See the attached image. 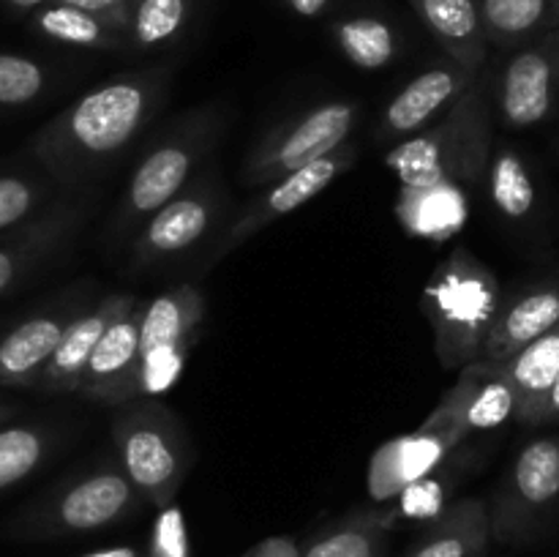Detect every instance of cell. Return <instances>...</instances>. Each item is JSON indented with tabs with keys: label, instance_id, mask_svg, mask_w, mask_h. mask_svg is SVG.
<instances>
[{
	"label": "cell",
	"instance_id": "cell-4",
	"mask_svg": "<svg viewBox=\"0 0 559 557\" xmlns=\"http://www.w3.org/2000/svg\"><path fill=\"white\" fill-rule=\"evenodd\" d=\"M222 129L224 120L218 107L186 112L175 129H169L136 164L109 222V235L115 240L134 235L158 208L175 200L216 145Z\"/></svg>",
	"mask_w": 559,
	"mask_h": 557
},
{
	"label": "cell",
	"instance_id": "cell-5",
	"mask_svg": "<svg viewBox=\"0 0 559 557\" xmlns=\"http://www.w3.org/2000/svg\"><path fill=\"white\" fill-rule=\"evenodd\" d=\"M112 440L118 464L142 500L158 511L173 506L194 462L178 418L162 404H136L115 418Z\"/></svg>",
	"mask_w": 559,
	"mask_h": 557
},
{
	"label": "cell",
	"instance_id": "cell-21",
	"mask_svg": "<svg viewBox=\"0 0 559 557\" xmlns=\"http://www.w3.org/2000/svg\"><path fill=\"white\" fill-rule=\"evenodd\" d=\"M489 541V506L478 497H462L431 522L407 557H486Z\"/></svg>",
	"mask_w": 559,
	"mask_h": 557
},
{
	"label": "cell",
	"instance_id": "cell-34",
	"mask_svg": "<svg viewBox=\"0 0 559 557\" xmlns=\"http://www.w3.org/2000/svg\"><path fill=\"white\" fill-rule=\"evenodd\" d=\"M194 344L197 339H189V342L167 344V347H158L153 353H147L142 358V393L167 391L178 380L180 369H183L186 358H189Z\"/></svg>",
	"mask_w": 559,
	"mask_h": 557
},
{
	"label": "cell",
	"instance_id": "cell-38",
	"mask_svg": "<svg viewBox=\"0 0 559 557\" xmlns=\"http://www.w3.org/2000/svg\"><path fill=\"white\" fill-rule=\"evenodd\" d=\"M246 557H300V546L289 535H271L246 552Z\"/></svg>",
	"mask_w": 559,
	"mask_h": 557
},
{
	"label": "cell",
	"instance_id": "cell-17",
	"mask_svg": "<svg viewBox=\"0 0 559 557\" xmlns=\"http://www.w3.org/2000/svg\"><path fill=\"white\" fill-rule=\"evenodd\" d=\"M451 407L462 435L497 429L508 418H516V391L508 380L502 364L473 360L459 371V380L442 396Z\"/></svg>",
	"mask_w": 559,
	"mask_h": 557
},
{
	"label": "cell",
	"instance_id": "cell-27",
	"mask_svg": "<svg viewBox=\"0 0 559 557\" xmlns=\"http://www.w3.org/2000/svg\"><path fill=\"white\" fill-rule=\"evenodd\" d=\"M333 38L344 58L364 71L385 69L399 58V33L380 16H349L333 25Z\"/></svg>",
	"mask_w": 559,
	"mask_h": 557
},
{
	"label": "cell",
	"instance_id": "cell-43",
	"mask_svg": "<svg viewBox=\"0 0 559 557\" xmlns=\"http://www.w3.org/2000/svg\"><path fill=\"white\" fill-rule=\"evenodd\" d=\"M11 415H14V407H11L9 402H3V399H0V426H3L5 420L11 418Z\"/></svg>",
	"mask_w": 559,
	"mask_h": 557
},
{
	"label": "cell",
	"instance_id": "cell-3",
	"mask_svg": "<svg viewBox=\"0 0 559 557\" xmlns=\"http://www.w3.org/2000/svg\"><path fill=\"white\" fill-rule=\"evenodd\" d=\"M420 309L435 333L437 358L445 369L478 360L502 309L500 282L469 249L459 246L435 268L420 293Z\"/></svg>",
	"mask_w": 559,
	"mask_h": 557
},
{
	"label": "cell",
	"instance_id": "cell-12",
	"mask_svg": "<svg viewBox=\"0 0 559 557\" xmlns=\"http://www.w3.org/2000/svg\"><path fill=\"white\" fill-rule=\"evenodd\" d=\"M224 211V194L213 178L186 186L175 200L158 208L131 240V265L147 268L178 257L200 244Z\"/></svg>",
	"mask_w": 559,
	"mask_h": 557
},
{
	"label": "cell",
	"instance_id": "cell-40",
	"mask_svg": "<svg viewBox=\"0 0 559 557\" xmlns=\"http://www.w3.org/2000/svg\"><path fill=\"white\" fill-rule=\"evenodd\" d=\"M555 420H559V377H557L555 386H551V391H549V396H546L544 407H540L538 426L540 424H555Z\"/></svg>",
	"mask_w": 559,
	"mask_h": 557
},
{
	"label": "cell",
	"instance_id": "cell-6",
	"mask_svg": "<svg viewBox=\"0 0 559 557\" xmlns=\"http://www.w3.org/2000/svg\"><path fill=\"white\" fill-rule=\"evenodd\" d=\"M142 495L134 489L120 464H104L60 486L41 506L27 511L20 533L31 538L96 533L129 519L140 508Z\"/></svg>",
	"mask_w": 559,
	"mask_h": 557
},
{
	"label": "cell",
	"instance_id": "cell-29",
	"mask_svg": "<svg viewBox=\"0 0 559 557\" xmlns=\"http://www.w3.org/2000/svg\"><path fill=\"white\" fill-rule=\"evenodd\" d=\"M489 194L497 211L511 222H522L535 211L538 202V189H535L533 173L527 162L511 147H491L489 169Z\"/></svg>",
	"mask_w": 559,
	"mask_h": 557
},
{
	"label": "cell",
	"instance_id": "cell-11",
	"mask_svg": "<svg viewBox=\"0 0 559 557\" xmlns=\"http://www.w3.org/2000/svg\"><path fill=\"white\" fill-rule=\"evenodd\" d=\"M495 109L511 129H535L559 118V31L511 55L497 80Z\"/></svg>",
	"mask_w": 559,
	"mask_h": 557
},
{
	"label": "cell",
	"instance_id": "cell-1",
	"mask_svg": "<svg viewBox=\"0 0 559 557\" xmlns=\"http://www.w3.org/2000/svg\"><path fill=\"white\" fill-rule=\"evenodd\" d=\"M167 85V66L109 76L44 123L31 140V153L58 183H87L107 173L151 126Z\"/></svg>",
	"mask_w": 559,
	"mask_h": 557
},
{
	"label": "cell",
	"instance_id": "cell-32",
	"mask_svg": "<svg viewBox=\"0 0 559 557\" xmlns=\"http://www.w3.org/2000/svg\"><path fill=\"white\" fill-rule=\"evenodd\" d=\"M47 189L25 175H0V233L22 227L27 218H36Z\"/></svg>",
	"mask_w": 559,
	"mask_h": 557
},
{
	"label": "cell",
	"instance_id": "cell-26",
	"mask_svg": "<svg viewBox=\"0 0 559 557\" xmlns=\"http://www.w3.org/2000/svg\"><path fill=\"white\" fill-rule=\"evenodd\" d=\"M396 511H358L317 533L300 557H382Z\"/></svg>",
	"mask_w": 559,
	"mask_h": 557
},
{
	"label": "cell",
	"instance_id": "cell-37",
	"mask_svg": "<svg viewBox=\"0 0 559 557\" xmlns=\"http://www.w3.org/2000/svg\"><path fill=\"white\" fill-rule=\"evenodd\" d=\"M58 3L74 5V9L87 11V14L104 20L109 27H115L118 33H126V36H129L134 0H58Z\"/></svg>",
	"mask_w": 559,
	"mask_h": 557
},
{
	"label": "cell",
	"instance_id": "cell-23",
	"mask_svg": "<svg viewBox=\"0 0 559 557\" xmlns=\"http://www.w3.org/2000/svg\"><path fill=\"white\" fill-rule=\"evenodd\" d=\"M202 320H205V295L194 282L156 295L151 304L142 306L140 355L145 358L158 347L197 339Z\"/></svg>",
	"mask_w": 559,
	"mask_h": 557
},
{
	"label": "cell",
	"instance_id": "cell-35",
	"mask_svg": "<svg viewBox=\"0 0 559 557\" xmlns=\"http://www.w3.org/2000/svg\"><path fill=\"white\" fill-rule=\"evenodd\" d=\"M147 557H191V541L183 511L175 502L158 511L151 538H147Z\"/></svg>",
	"mask_w": 559,
	"mask_h": 557
},
{
	"label": "cell",
	"instance_id": "cell-25",
	"mask_svg": "<svg viewBox=\"0 0 559 557\" xmlns=\"http://www.w3.org/2000/svg\"><path fill=\"white\" fill-rule=\"evenodd\" d=\"M478 5L495 47H524L559 31V0H478Z\"/></svg>",
	"mask_w": 559,
	"mask_h": 557
},
{
	"label": "cell",
	"instance_id": "cell-20",
	"mask_svg": "<svg viewBox=\"0 0 559 557\" xmlns=\"http://www.w3.org/2000/svg\"><path fill=\"white\" fill-rule=\"evenodd\" d=\"M409 3L426 31L445 49L448 58L478 74L491 47L478 0H409Z\"/></svg>",
	"mask_w": 559,
	"mask_h": 557
},
{
	"label": "cell",
	"instance_id": "cell-24",
	"mask_svg": "<svg viewBox=\"0 0 559 557\" xmlns=\"http://www.w3.org/2000/svg\"><path fill=\"white\" fill-rule=\"evenodd\" d=\"M516 391V420L538 426L540 407L559 377V325L502 364Z\"/></svg>",
	"mask_w": 559,
	"mask_h": 557
},
{
	"label": "cell",
	"instance_id": "cell-8",
	"mask_svg": "<svg viewBox=\"0 0 559 557\" xmlns=\"http://www.w3.org/2000/svg\"><path fill=\"white\" fill-rule=\"evenodd\" d=\"M559 502V440H530L513 459L511 473L489 508L491 538L522 544L544 530Z\"/></svg>",
	"mask_w": 559,
	"mask_h": 557
},
{
	"label": "cell",
	"instance_id": "cell-2",
	"mask_svg": "<svg viewBox=\"0 0 559 557\" xmlns=\"http://www.w3.org/2000/svg\"><path fill=\"white\" fill-rule=\"evenodd\" d=\"M491 104L480 80L420 134L399 142L385 153V164L396 173L402 186L459 183L464 189L478 186L491 158Z\"/></svg>",
	"mask_w": 559,
	"mask_h": 557
},
{
	"label": "cell",
	"instance_id": "cell-18",
	"mask_svg": "<svg viewBox=\"0 0 559 557\" xmlns=\"http://www.w3.org/2000/svg\"><path fill=\"white\" fill-rule=\"evenodd\" d=\"M82 216H85V208L66 202L5 235L0 240V295L22 282V276H27L38 262L52 257L76 233Z\"/></svg>",
	"mask_w": 559,
	"mask_h": 557
},
{
	"label": "cell",
	"instance_id": "cell-13",
	"mask_svg": "<svg viewBox=\"0 0 559 557\" xmlns=\"http://www.w3.org/2000/svg\"><path fill=\"white\" fill-rule=\"evenodd\" d=\"M475 80L478 74L462 69L453 60L420 71L382 109V118L377 123V142L391 145V142H404L426 131L473 87Z\"/></svg>",
	"mask_w": 559,
	"mask_h": 557
},
{
	"label": "cell",
	"instance_id": "cell-33",
	"mask_svg": "<svg viewBox=\"0 0 559 557\" xmlns=\"http://www.w3.org/2000/svg\"><path fill=\"white\" fill-rule=\"evenodd\" d=\"M47 85V71L22 55H0V104L20 107L41 96Z\"/></svg>",
	"mask_w": 559,
	"mask_h": 557
},
{
	"label": "cell",
	"instance_id": "cell-22",
	"mask_svg": "<svg viewBox=\"0 0 559 557\" xmlns=\"http://www.w3.org/2000/svg\"><path fill=\"white\" fill-rule=\"evenodd\" d=\"M469 213L467 189L459 183H437L407 189L396 200V216L409 238L448 240L464 227Z\"/></svg>",
	"mask_w": 559,
	"mask_h": 557
},
{
	"label": "cell",
	"instance_id": "cell-19",
	"mask_svg": "<svg viewBox=\"0 0 559 557\" xmlns=\"http://www.w3.org/2000/svg\"><path fill=\"white\" fill-rule=\"evenodd\" d=\"M559 325V282L527 289L511 304H502L478 360L506 364L519 349L533 344L551 328Z\"/></svg>",
	"mask_w": 559,
	"mask_h": 557
},
{
	"label": "cell",
	"instance_id": "cell-42",
	"mask_svg": "<svg viewBox=\"0 0 559 557\" xmlns=\"http://www.w3.org/2000/svg\"><path fill=\"white\" fill-rule=\"evenodd\" d=\"M9 3H14L16 9H36V5H44L47 0H9Z\"/></svg>",
	"mask_w": 559,
	"mask_h": 557
},
{
	"label": "cell",
	"instance_id": "cell-7",
	"mask_svg": "<svg viewBox=\"0 0 559 557\" xmlns=\"http://www.w3.org/2000/svg\"><path fill=\"white\" fill-rule=\"evenodd\" d=\"M358 120L355 102H325L267 131L243 164V183L262 189L284 175L314 164L347 142Z\"/></svg>",
	"mask_w": 559,
	"mask_h": 557
},
{
	"label": "cell",
	"instance_id": "cell-16",
	"mask_svg": "<svg viewBox=\"0 0 559 557\" xmlns=\"http://www.w3.org/2000/svg\"><path fill=\"white\" fill-rule=\"evenodd\" d=\"M131 309H136L134 295L112 293L107 295V298L98 300L96 306H91V309L80 311V315L74 317V322L69 325V331H66L63 342L58 344L55 355L49 358V364L44 366V371L38 375V391H80L87 360H91L96 344L102 342L104 333L109 331V325L118 322L123 315H129Z\"/></svg>",
	"mask_w": 559,
	"mask_h": 557
},
{
	"label": "cell",
	"instance_id": "cell-9",
	"mask_svg": "<svg viewBox=\"0 0 559 557\" xmlns=\"http://www.w3.org/2000/svg\"><path fill=\"white\" fill-rule=\"evenodd\" d=\"M355 156H358V147H355L353 142H344L342 147H336V151L328 153V156L317 158L314 164H306L304 169H295V173L262 186V189L235 213L233 222L218 233L216 244H213V249L207 251L205 257V268H213L216 262H222L229 251H235L240 244L254 238V235L260 233V229H265L271 222L298 211L306 202L314 200L317 194H322L338 175H344L353 167Z\"/></svg>",
	"mask_w": 559,
	"mask_h": 557
},
{
	"label": "cell",
	"instance_id": "cell-41",
	"mask_svg": "<svg viewBox=\"0 0 559 557\" xmlns=\"http://www.w3.org/2000/svg\"><path fill=\"white\" fill-rule=\"evenodd\" d=\"M82 557H140V552H136L134 546H109V549H98Z\"/></svg>",
	"mask_w": 559,
	"mask_h": 557
},
{
	"label": "cell",
	"instance_id": "cell-36",
	"mask_svg": "<svg viewBox=\"0 0 559 557\" xmlns=\"http://www.w3.org/2000/svg\"><path fill=\"white\" fill-rule=\"evenodd\" d=\"M440 470L426 475L424 481L413 484L399 497V513L409 519H437L445 511V497L451 489H448V481L440 478Z\"/></svg>",
	"mask_w": 559,
	"mask_h": 557
},
{
	"label": "cell",
	"instance_id": "cell-10",
	"mask_svg": "<svg viewBox=\"0 0 559 557\" xmlns=\"http://www.w3.org/2000/svg\"><path fill=\"white\" fill-rule=\"evenodd\" d=\"M464 442L451 407L440 399L429 418L415 431L382 442L366 467V491L377 502H393L413 484L445 464L448 453Z\"/></svg>",
	"mask_w": 559,
	"mask_h": 557
},
{
	"label": "cell",
	"instance_id": "cell-15",
	"mask_svg": "<svg viewBox=\"0 0 559 557\" xmlns=\"http://www.w3.org/2000/svg\"><path fill=\"white\" fill-rule=\"evenodd\" d=\"M80 311L85 309H80L76 300H63V304L25 317L20 325L3 333L0 336V386L36 388L38 375L49 364Z\"/></svg>",
	"mask_w": 559,
	"mask_h": 557
},
{
	"label": "cell",
	"instance_id": "cell-14",
	"mask_svg": "<svg viewBox=\"0 0 559 557\" xmlns=\"http://www.w3.org/2000/svg\"><path fill=\"white\" fill-rule=\"evenodd\" d=\"M142 306L131 309L109 325L102 342L87 360L82 377V396L107 404H126L142 393V355H140Z\"/></svg>",
	"mask_w": 559,
	"mask_h": 557
},
{
	"label": "cell",
	"instance_id": "cell-39",
	"mask_svg": "<svg viewBox=\"0 0 559 557\" xmlns=\"http://www.w3.org/2000/svg\"><path fill=\"white\" fill-rule=\"evenodd\" d=\"M284 3H287L298 16L314 20V16L325 14L328 5H331V0H284Z\"/></svg>",
	"mask_w": 559,
	"mask_h": 557
},
{
	"label": "cell",
	"instance_id": "cell-28",
	"mask_svg": "<svg viewBox=\"0 0 559 557\" xmlns=\"http://www.w3.org/2000/svg\"><path fill=\"white\" fill-rule=\"evenodd\" d=\"M36 25L44 36H49L52 42L69 44V47L109 49V52L131 47L126 33H118L115 27H109L107 22L98 20V16L66 3H55L38 11Z\"/></svg>",
	"mask_w": 559,
	"mask_h": 557
},
{
	"label": "cell",
	"instance_id": "cell-30",
	"mask_svg": "<svg viewBox=\"0 0 559 557\" xmlns=\"http://www.w3.org/2000/svg\"><path fill=\"white\" fill-rule=\"evenodd\" d=\"M191 0H134L129 42L131 49H158L183 33Z\"/></svg>",
	"mask_w": 559,
	"mask_h": 557
},
{
	"label": "cell",
	"instance_id": "cell-31",
	"mask_svg": "<svg viewBox=\"0 0 559 557\" xmlns=\"http://www.w3.org/2000/svg\"><path fill=\"white\" fill-rule=\"evenodd\" d=\"M49 446L52 437L41 426H0V491L36 473Z\"/></svg>",
	"mask_w": 559,
	"mask_h": 557
}]
</instances>
